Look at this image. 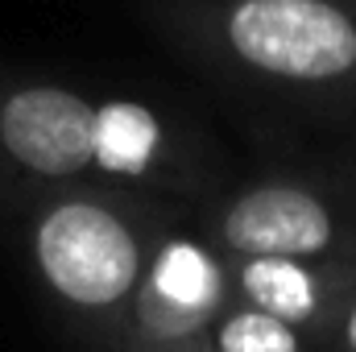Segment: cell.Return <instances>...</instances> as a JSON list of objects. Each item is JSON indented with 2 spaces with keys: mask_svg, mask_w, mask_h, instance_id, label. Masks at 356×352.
<instances>
[{
  "mask_svg": "<svg viewBox=\"0 0 356 352\" xmlns=\"http://www.w3.org/2000/svg\"><path fill=\"white\" fill-rule=\"evenodd\" d=\"M0 166L33 182L95 170V104L63 83L0 79Z\"/></svg>",
  "mask_w": 356,
  "mask_h": 352,
  "instance_id": "obj_3",
  "label": "cell"
},
{
  "mask_svg": "<svg viewBox=\"0 0 356 352\" xmlns=\"http://www.w3.org/2000/svg\"><path fill=\"white\" fill-rule=\"evenodd\" d=\"M340 344H344V352H356V298L348 303V311L340 319Z\"/></svg>",
  "mask_w": 356,
  "mask_h": 352,
  "instance_id": "obj_9",
  "label": "cell"
},
{
  "mask_svg": "<svg viewBox=\"0 0 356 352\" xmlns=\"http://www.w3.org/2000/svg\"><path fill=\"white\" fill-rule=\"evenodd\" d=\"M228 303V273L220 257L186 237H166L141 273V286L129 303V319L141 344L175 349L211 328Z\"/></svg>",
  "mask_w": 356,
  "mask_h": 352,
  "instance_id": "obj_4",
  "label": "cell"
},
{
  "mask_svg": "<svg viewBox=\"0 0 356 352\" xmlns=\"http://www.w3.org/2000/svg\"><path fill=\"white\" fill-rule=\"evenodd\" d=\"M25 249L54 303L83 319L129 311L149 262L133 216L88 191L46 195L25 220Z\"/></svg>",
  "mask_w": 356,
  "mask_h": 352,
  "instance_id": "obj_1",
  "label": "cell"
},
{
  "mask_svg": "<svg viewBox=\"0 0 356 352\" xmlns=\"http://www.w3.org/2000/svg\"><path fill=\"white\" fill-rule=\"evenodd\" d=\"M224 42L245 67L290 83H336L356 71V21L336 0H236Z\"/></svg>",
  "mask_w": 356,
  "mask_h": 352,
  "instance_id": "obj_2",
  "label": "cell"
},
{
  "mask_svg": "<svg viewBox=\"0 0 356 352\" xmlns=\"http://www.w3.org/2000/svg\"><path fill=\"white\" fill-rule=\"evenodd\" d=\"M162 158V120L129 99L95 104V170L116 178L149 175Z\"/></svg>",
  "mask_w": 356,
  "mask_h": 352,
  "instance_id": "obj_7",
  "label": "cell"
},
{
  "mask_svg": "<svg viewBox=\"0 0 356 352\" xmlns=\"http://www.w3.org/2000/svg\"><path fill=\"white\" fill-rule=\"evenodd\" d=\"M232 282L245 307H257L298 332L319 323L332 303V278L298 257H236Z\"/></svg>",
  "mask_w": 356,
  "mask_h": 352,
  "instance_id": "obj_6",
  "label": "cell"
},
{
  "mask_svg": "<svg viewBox=\"0 0 356 352\" xmlns=\"http://www.w3.org/2000/svg\"><path fill=\"white\" fill-rule=\"evenodd\" d=\"M302 332L257 307L224 311L211 323V352H302Z\"/></svg>",
  "mask_w": 356,
  "mask_h": 352,
  "instance_id": "obj_8",
  "label": "cell"
},
{
  "mask_svg": "<svg viewBox=\"0 0 356 352\" xmlns=\"http://www.w3.org/2000/svg\"><path fill=\"white\" fill-rule=\"evenodd\" d=\"M220 241L232 257L311 262L336 245V216L315 191L298 182H261L224 207Z\"/></svg>",
  "mask_w": 356,
  "mask_h": 352,
  "instance_id": "obj_5",
  "label": "cell"
}]
</instances>
